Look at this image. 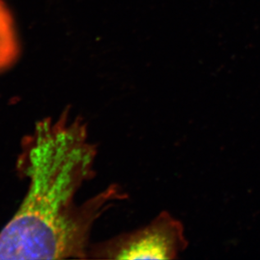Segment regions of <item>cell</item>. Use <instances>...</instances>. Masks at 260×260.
<instances>
[{"label": "cell", "mask_w": 260, "mask_h": 260, "mask_svg": "<svg viewBox=\"0 0 260 260\" xmlns=\"http://www.w3.org/2000/svg\"><path fill=\"white\" fill-rule=\"evenodd\" d=\"M96 154L81 118L66 111L37 123L24 138L18 159L29 187L0 232V259L88 258L93 223L125 197L113 185L80 206L75 203L80 187L93 177Z\"/></svg>", "instance_id": "obj_1"}, {"label": "cell", "mask_w": 260, "mask_h": 260, "mask_svg": "<svg viewBox=\"0 0 260 260\" xmlns=\"http://www.w3.org/2000/svg\"><path fill=\"white\" fill-rule=\"evenodd\" d=\"M187 246L183 224L162 211L147 226L90 248L88 258L174 259Z\"/></svg>", "instance_id": "obj_2"}, {"label": "cell", "mask_w": 260, "mask_h": 260, "mask_svg": "<svg viewBox=\"0 0 260 260\" xmlns=\"http://www.w3.org/2000/svg\"><path fill=\"white\" fill-rule=\"evenodd\" d=\"M17 51L12 20L2 0H0V70L12 63Z\"/></svg>", "instance_id": "obj_3"}]
</instances>
